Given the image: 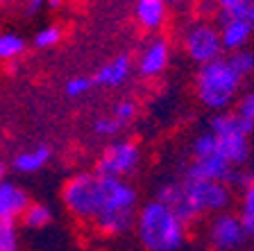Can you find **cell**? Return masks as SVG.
I'll use <instances>...</instances> for the list:
<instances>
[{
    "label": "cell",
    "instance_id": "obj_3",
    "mask_svg": "<svg viewBox=\"0 0 254 251\" xmlns=\"http://www.w3.org/2000/svg\"><path fill=\"white\" fill-rule=\"evenodd\" d=\"M138 242L145 251H180L186 242L189 226L159 199H152L136 210Z\"/></svg>",
    "mask_w": 254,
    "mask_h": 251
},
{
    "label": "cell",
    "instance_id": "obj_21",
    "mask_svg": "<svg viewBox=\"0 0 254 251\" xmlns=\"http://www.w3.org/2000/svg\"><path fill=\"white\" fill-rule=\"evenodd\" d=\"M59 41H62V27L59 25L41 27V30L34 34V39H32V43H34L37 50H50V48H55Z\"/></svg>",
    "mask_w": 254,
    "mask_h": 251
},
{
    "label": "cell",
    "instance_id": "obj_29",
    "mask_svg": "<svg viewBox=\"0 0 254 251\" xmlns=\"http://www.w3.org/2000/svg\"><path fill=\"white\" fill-rule=\"evenodd\" d=\"M243 222V229H245V238L254 242V220H241Z\"/></svg>",
    "mask_w": 254,
    "mask_h": 251
},
{
    "label": "cell",
    "instance_id": "obj_5",
    "mask_svg": "<svg viewBox=\"0 0 254 251\" xmlns=\"http://www.w3.org/2000/svg\"><path fill=\"white\" fill-rule=\"evenodd\" d=\"M182 48H184L186 57L197 66L216 61L225 52L218 27H213L211 23H195V25L186 27L184 37H182Z\"/></svg>",
    "mask_w": 254,
    "mask_h": 251
},
{
    "label": "cell",
    "instance_id": "obj_34",
    "mask_svg": "<svg viewBox=\"0 0 254 251\" xmlns=\"http://www.w3.org/2000/svg\"><path fill=\"white\" fill-rule=\"evenodd\" d=\"M2 179H5V163L0 161V181H2Z\"/></svg>",
    "mask_w": 254,
    "mask_h": 251
},
{
    "label": "cell",
    "instance_id": "obj_26",
    "mask_svg": "<svg viewBox=\"0 0 254 251\" xmlns=\"http://www.w3.org/2000/svg\"><path fill=\"white\" fill-rule=\"evenodd\" d=\"M241 220H254V179L241 188Z\"/></svg>",
    "mask_w": 254,
    "mask_h": 251
},
{
    "label": "cell",
    "instance_id": "obj_23",
    "mask_svg": "<svg viewBox=\"0 0 254 251\" xmlns=\"http://www.w3.org/2000/svg\"><path fill=\"white\" fill-rule=\"evenodd\" d=\"M91 89H93V79L86 77V75H75L64 86L68 98H84L86 93H91Z\"/></svg>",
    "mask_w": 254,
    "mask_h": 251
},
{
    "label": "cell",
    "instance_id": "obj_1",
    "mask_svg": "<svg viewBox=\"0 0 254 251\" xmlns=\"http://www.w3.org/2000/svg\"><path fill=\"white\" fill-rule=\"evenodd\" d=\"M62 201L77 220L91 222L105 236H125L136 222V190L125 179L75 174L62 190Z\"/></svg>",
    "mask_w": 254,
    "mask_h": 251
},
{
    "label": "cell",
    "instance_id": "obj_7",
    "mask_svg": "<svg viewBox=\"0 0 254 251\" xmlns=\"http://www.w3.org/2000/svg\"><path fill=\"white\" fill-rule=\"evenodd\" d=\"M206 238H209V245L213 251H241L248 242L243 222L232 210L213 215V220L209 222Z\"/></svg>",
    "mask_w": 254,
    "mask_h": 251
},
{
    "label": "cell",
    "instance_id": "obj_19",
    "mask_svg": "<svg viewBox=\"0 0 254 251\" xmlns=\"http://www.w3.org/2000/svg\"><path fill=\"white\" fill-rule=\"evenodd\" d=\"M0 251H21L16 220H0Z\"/></svg>",
    "mask_w": 254,
    "mask_h": 251
},
{
    "label": "cell",
    "instance_id": "obj_17",
    "mask_svg": "<svg viewBox=\"0 0 254 251\" xmlns=\"http://www.w3.org/2000/svg\"><path fill=\"white\" fill-rule=\"evenodd\" d=\"M23 224L32 231H41L53 222V210L48 208L46 204H30L25 208V213L21 215Z\"/></svg>",
    "mask_w": 254,
    "mask_h": 251
},
{
    "label": "cell",
    "instance_id": "obj_15",
    "mask_svg": "<svg viewBox=\"0 0 254 251\" xmlns=\"http://www.w3.org/2000/svg\"><path fill=\"white\" fill-rule=\"evenodd\" d=\"M50 156H53V150H50V147L37 145V147H32V150H25V152L16 154L11 165H14L16 172H21V174H34V172H39L41 167L48 165Z\"/></svg>",
    "mask_w": 254,
    "mask_h": 251
},
{
    "label": "cell",
    "instance_id": "obj_20",
    "mask_svg": "<svg viewBox=\"0 0 254 251\" xmlns=\"http://www.w3.org/2000/svg\"><path fill=\"white\" fill-rule=\"evenodd\" d=\"M254 0H216L220 18H245Z\"/></svg>",
    "mask_w": 254,
    "mask_h": 251
},
{
    "label": "cell",
    "instance_id": "obj_10",
    "mask_svg": "<svg viewBox=\"0 0 254 251\" xmlns=\"http://www.w3.org/2000/svg\"><path fill=\"white\" fill-rule=\"evenodd\" d=\"M252 136L248 134H225L216 136V154L227 161L232 167H248L250 154H252Z\"/></svg>",
    "mask_w": 254,
    "mask_h": 251
},
{
    "label": "cell",
    "instance_id": "obj_6",
    "mask_svg": "<svg viewBox=\"0 0 254 251\" xmlns=\"http://www.w3.org/2000/svg\"><path fill=\"white\" fill-rule=\"evenodd\" d=\"M141 163V150L134 141H114L105 147L95 163V174L111 179H125L134 172Z\"/></svg>",
    "mask_w": 254,
    "mask_h": 251
},
{
    "label": "cell",
    "instance_id": "obj_11",
    "mask_svg": "<svg viewBox=\"0 0 254 251\" xmlns=\"http://www.w3.org/2000/svg\"><path fill=\"white\" fill-rule=\"evenodd\" d=\"M218 34H220L225 52H238V50L248 48V43L254 37V30L248 23V18H220Z\"/></svg>",
    "mask_w": 254,
    "mask_h": 251
},
{
    "label": "cell",
    "instance_id": "obj_13",
    "mask_svg": "<svg viewBox=\"0 0 254 251\" xmlns=\"http://www.w3.org/2000/svg\"><path fill=\"white\" fill-rule=\"evenodd\" d=\"M27 206H30V199L25 190L2 179L0 181V220H18Z\"/></svg>",
    "mask_w": 254,
    "mask_h": 251
},
{
    "label": "cell",
    "instance_id": "obj_31",
    "mask_svg": "<svg viewBox=\"0 0 254 251\" xmlns=\"http://www.w3.org/2000/svg\"><path fill=\"white\" fill-rule=\"evenodd\" d=\"M248 172L254 177V143H252V154H250V161H248Z\"/></svg>",
    "mask_w": 254,
    "mask_h": 251
},
{
    "label": "cell",
    "instance_id": "obj_27",
    "mask_svg": "<svg viewBox=\"0 0 254 251\" xmlns=\"http://www.w3.org/2000/svg\"><path fill=\"white\" fill-rule=\"evenodd\" d=\"M123 127L118 125L111 115H105V118H98V120L93 122V131H95V136H100V138H114L121 131Z\"/></svg>",
    "mask_w": 254,
    "mask_h": 251
},
{
    "label": "cell",
    "instance_id": "obj_12",
    "mask_svg": "<svg viewBox=\"0 0 254 251\" xmlns=\"http://www.w3.org/2000/svg\"><path fill=\"white\" fill-rule=\"evenodd\" d=\"M129 75H132V59L127 57V54H118L111 61L102 63L91 79H93V86L118 89V86H123L129 79Z\"/></svg>",
    "mask_w": 254,
    "mask_h": 251
},
{
    "label": "cell",
    "instance_id": "obj_22",
    "mask_svg": "<svg viewBox=\"0 0 254 251\" xmlns=\"http://www.w3.org/2000/svg\"><path fill=\"white\" fill-rule=\"evenodd\" d=\"M190 152H193V158H206L216 154V136L211 131H202L193 138V145H190Z\"/></svg>",
    "mask_w": 254,
    "mask_h": 251
},
{
    "label": "cell",
    "instance_id": "obj_2",
    "mask_svg": "<svg viewBox=\"0 0 254 251\" xmlns=\"http://www.w3.org/2000/svg\"><path fill=\"white\" fill-rule=\"evenodd\" d=\"M157 199L173 210L186 226L197 222L202 215H218L232 206V188L220 181L177 179L164 183Z\"/></svg>",
    "mask_w": 254,
    "mask_h": 251
},
{
    "label": "cell",
    "instance_id": "obj_28",
    "mask_svg": "<svg viewBox=\"0 0 254 251\" xmlns=\"http://www.w3.org/2000/svg\"><path fill=\"white\" fill-rule=\"evenodd\" d=\"M46 5V0H27L25 2V9H27V14H39V9Z\"/></svg>",
    "mask_w": 254,
    "mask_h": 251
},
{
    "label": "cell",
    "instance_id": "obj_4",
    "mask_svg": "<svg viewBox=\"0 0 254 251\" xmlns=\"http://www.w3.org/2000/svg\"><path fill=\"white\" fill-rule=\"evenodd\" d=\"M243 79L236 75V70L229 66L227 57H220L211 63L197 66L195 75V93L202 106H206L213 113L229 111L241 95Z\"/></svg>",
    "mask_w": 254,
    "mask_h": 251
},
{
    "label": "cell",
    "instance_id": "obj_24",
    "mask_svg": "<svg viewBox=\"0 0 254 251\" xmlns=\"http://www.w3.org/2000/svg\"><path fill=\"white\" fill-rule=\"evenodd\" d=\"M111 118L118 122V125H129V122L136 118V104H134L132 100H121L116 106H114V113Z\"/></svg>",
    "mask_w": 254,
    "mask_h": 251
},
{
    "label": "cell",
    "instance_id": "obj_32",
    "mask_svg": "<svg viewBox=\"0 0 254 251\" xmlns=\"http://www.w3.org/2000/svg\"><path fill=\"white\" fill-rule=\"evenodd\" d=\"M46 2H48L50 7H59V5H62V0H46Z\"/></svg>",
    "mask_w": 254,
    "mask_h": 251
},
{
    "label": "cell",
    "instance_id": "obj_25",
    "mask_svg": "<svg viewBox=\"0 0 254 251\" xmlns=\"http://www.w3.org/2000/svg\"><path fill=\"white\" fill-rule=\"evenodd\" d=\"M236 111L243 120H248V122H252L254 125V89H250V91H245L243 95H238V100H236Z\"/></svg>",
    "mask_w": 254,
    "mask_h": 251
},
{
    "label": "cell",
    "instance_id": "obj_8",
    "mask_svg": "<svg viewBox=\"0 0 254 251\" xmlns=\"http://www.w3.org/2000/svg\"><path fill=\"white\" fill-rule=\"evenodd\" d=\"M170 63V43L164 37H154L143 46L136 61V73L145 79L159 77Z\"/></svg>",
    "mask_w": 254,
    "mask_h": 251
},
{
    "label": "cell",
    "instance_id": "obj_16",
    "mask_svg": "<svg viewBox=\"0 0 254 251\" xmlns=\"http://www.w3.org/2000/svg\"><path fill=\"white\" fill-rule=\"evenodd\" d=\"M25 39L16 32H0V61H14L25 52Z\"/></svg>",
    "mask_w": 254,
    "mask_h": 251
},
{
    "label": "cell",
    "instance_id": "obj_18",
    "mask_svg": "<svg viewBox=\"0 0 254 251\" xmlns=\"http://www.w3.org/2000/svg\"><path fill=\"white\" fill-rule=\"evenodd\" d=\"M227 61H229V66L236 70V75L243 79V82L254 75V52L252 50H248V48L238 50V52H229Z\"/></svg>",
    "mask_w": 254,
    "mask_h": 251
},
{
    "label": "cell",
    "instance_id": "obj_14",
    "mask_svg": "<svg viewBox=\"0 0 254 251\" xmlns=\"http://www.w3.org/2000/svg\"><path fill=\"white\" fill-rule=\"evenodd\" d=\"M136 23L148 32H157L166 23V0H136Z\"/></svg>",
    "mask_w": 254,
    "mask_h": 251
},
{
    "label": "cell",
    "instance_id": "obj_33",
    "mask_svg": "<svg viewBox=\"0 0 254 251\" xmlns=\"http://www.w3.org/2000/svg\"><path fill=\"white\" fill-rule=\"evenodd\" d=\"M182 2H186V0H166V5H182Z\"/></svg>",
    "mask_w": 254,
    "mask_h": 251
},
{
    "label": "cell",
    "instance_id": "obj_30",
    "mask_svg": "<svg viewBox=\"0 0 254 251\" xmlns=\"http://www.w3.org/2000/svg\"><path fill=\"white\" fill-rule=\"evenodd\" d=\"M245 18H248V23L252 25V30H254V2L250 5V9H248V14H245Z\"/></svg>",
    "mask_w": 254,
    "mask_h": 251
},
{
    "label": "cell",
    "instance_id": "obj_9",
    "mask_svg": "<svg viewBox=\"0 0 254 251\" xmlns=\"http://www.w3.org/2000/svg\"><path fill=\"white\" fill-rule=\"evenodd\" d=\"M234 167L227 161H222L218 154L206 158H193L184 167V177L182 179H197V181H220L227 183L232 177Z\"/></svg>",
    "mask_w": 254,
    "mask_h": 251
}]
</instances>
